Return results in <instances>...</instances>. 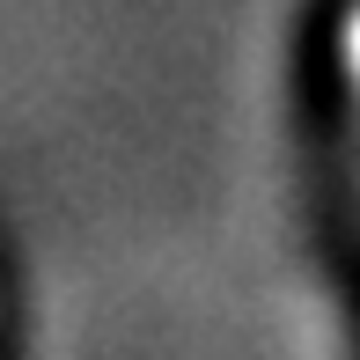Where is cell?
<instances>
[{"instance_id": "6da1fadb", "label": "cell", "mask_w": 360, "mask_h": 360, "mask_svg": "<svg viewBox=\"0 0 360 360\" xmlns=\"http://www.w3.org/2000/svg\"><path fill=\"white\" fill-rule=\"evenodd\" d=\"M338 59H346V96H353V133H360V0L346 8V30H338Z\"/></svg>"}]
</instances>
